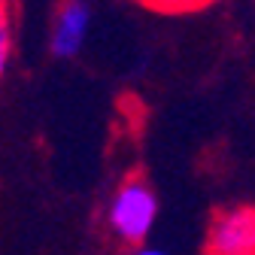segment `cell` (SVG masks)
Instances as JSON below:
<instances>
[{"mask_svg": "<svg viewBox=\"0 0 255 255\" xmlns=\"http://www.w3.org/2000/svg\"><path fill=\"white\" fill-rule=\"evenodd\" d=\"M155 219H158V195L149 185V179L140 173H131L128 179H122L113 191L110 204H107L110 234L119 243L137 249L152 234Z\"/></svg>", "mask_w": 255, "mask_h": 255, "instance_id": "obj_1", "label": "cell"}, {"mask_svg": "<svg viewBox=\"0 0 255 255\" xmlns=\"http://www.w3.org/2000/svg\"><path fill=\"white\" fill-rule=\"evenodd\" d=\"M204 255H255V204H234L210 219Z\"/></svg>", "mask_w": 255, "mask_h": 255, "instance_id": "obj_2", "label": "cell"}, {"mask_svg": "<svg viewBox=\"0 0 255 255\" xmlns=\"http://www.w3.org/2000/svg\"><path fill=\"white\" fill-rule=\"evenodd\" d=\"M91 27V6L82 0H67L61 3L49 24V52L55 58H76L85 46Z\"/></svg>", "mask_w": 255, "mask_h": 255, "instance_id": "obj_3", "label": "cell"}, {"mask_svg": "<svg viewBox=\"0 0 255 255\" xmlns=\"http://www.w3.org/2000/svg\"><path fill=\"white\" fill-rule=\"evenodd\" d=\"M12 61V6L0 0V76Z\"/></svg>", "mask_w": 255, "mask_h": 255, "instance_id": "obj_4", "label": "cell"}, {"mask_svg": "<svg viewBox=\"0 0 255 255\" xmlns=\"http://www.w3.org/2000/svg\"><path fill=\"white\" fill-rule=\"evenodd\" d=\"M128 255H170V252H164V249H155V246H137V249H131Z\"/></svg>", "mask_w": 255, "mask_h": 255, "instance_id": "obj_5", "label": "cell"}]
</instances>
